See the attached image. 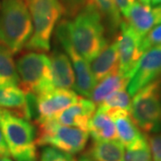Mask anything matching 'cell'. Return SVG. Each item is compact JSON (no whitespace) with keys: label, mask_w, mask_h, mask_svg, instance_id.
I'll list each match as a JSON object with an SVG mask.
<instances>
[{"label":"cell","mask_w":161,"mask_h":161,"mask_svg":"<svg viewBox=\"0 0 161 161\" xmlns=\"http://www.w3.org/2000/svg\"><path fill=\"white\" fill-rule=\"evenodd\" d=\"M67 25L72 45L89 64L108 44L101 15L90 0Z\"/></svg>","instance_id":"1"},{"label":"cell","mask_w":161,"mask_h":161,"mask_svg":"<svg viewBox=\"0 0 161 161\" xmlns=\"http://www.w3.org/2000/svg\"><path fill=\"white\" fill-rule=\"evenodd\" d=\"M32 22L23 0H1L0 43L17 54L32 35Z\"/></svg>","instance_id":"2"},{"label":"cell","mask_w":161,"mask_h":161,"mask_svg":"<svg viewBox=\"0 0 161 161\" xmlns=\"http://www.w3.org/2000/svg\"><path fill=\"white\" fill-rule=\"evenodd\" d=\"M0 126L9 153L15 161H37V132L29 120L0 108Z\"/></svg>","instance_id":"3"},{"label":"cell","mask_w":161,"mask_h":161,"mask_svg":"<svg viewBox=\"0 0 161 161\" xmlns=\"http://www.w3.org/2000/svg\"><path fill=\"white\" fill-rule=\"evenodd\" d=\"M32 22V35L24 48L29 51L47 52L50 49L53 31L64 14L60 0H23Z\"/></svg>","instance_id":"4"},{"label":"cell","mask_w":161,"mask_h":161,"mask_svg":"<svg viewBox=\"0 0 161 161\" xmlns=\"http://www.w3.org/2000/svg\"><path fill=\"white\" fill-rule=\"evenodd\" d=\"M15 64L20 79L19 86L25 92L40 97L55 89L50 58L44 52L24 53Z\"/></svg>","instance_id":"5"},{"label":"cell","mask_w":161,"mask_h":161,"mask_svg":"<svg viewBox=\"0 0 161 161\" xmlns=\"http://www.w3.org/2000/svg\"><path fill=\"white\" fill-rule=\"evenodd\" d=\"M130 114L144 132H157L160 129L161 80L151 82L133 95Z\"/></svg>","instance_id":"6"},{"label":"cell","mask_w":161,"mask_h":161,"mask_svg":"<svg viewBox=\"0 0 161 161\" xmlns=\"http://www.w3.org/2000/svg\"><path fill=\"white\" fill-rule=\"evenodd\" d=\"M89 136V132L85 130L47 121L39 124L36 143L39 146L53 147L73 155L85 148Z\"/></svg>","instance_id":"7"},{"label":"cell","mask_w":161,"mask_h":161,"mask_svg":"<svg viewBox=\"0 0 161 161\" xmlns=\"http://www.w3.org/2000/svg\"><path fill=\"white\" fill-rule=\"evenodd\" d=\"M67 21L68 20L64 19L58 23L56 35L73 65L75 77V91L82 97L90 98V95L97 81L92 75L90 64L75 50L74 46L72 45L68 33Z\"/></svg>","instance_id":"8"},{"label":"cell","mask_w":161,"mask_h":161,"mask_svg":"<svg viewBox=\"0 0 161 161\" xmlns=\"http://www.w3.org/2000/svg\"><path fill=\"white\" fill-rule=\"evenodd\" d=\"M119 29L120 31L115 38L119 59L118 72L130 79L143 54L141 47L142 39L131 28L126 21L121 23Z\"/></svg>","instance_id":"9"},{"label":"cell","mask_w":161,"mask_h":161,"mask_svg":"<svg viewBox=\"0 0 161 161\" xmlns=\"http://www.w3.org/2000/svg\"><path fill=\"white\" fill-rule=\"evenodd\" d=\"M161 79V46L150 47L144 52L127 85V92L133 96L151 82Z\"/></svg>","instance_id":"10"},{"label":"cell","mask_w":161,"mask_h":161,"mask_svg":"<svg viewBox=\"0 0 161 161\" xmlns=\"http://www.w3.org/2000/svg\"><path fill=\"white\" fill-rule=\"evenodd\" d=\"M79 95L72 90L54 89L38 97L37 123L41 124L53 119L62 111L79 100Z\"/></svg>","instance_id":"11"},{"label":"cell","mask_w":161,"mask_h":161,"mask_svg":"<svg viewBox=\"0 0 161 161\" xmlns=\"http://www.w3.org/2000/svg\"><path fill=\"white\" fill-rule=\"evenodd\" d=\"M125 19L131 28L143 39L152 28L161 24V4L151 7L136 1Z\"/></svg>","instance_id":"12"},{"label":"cell","mask_w":161,"mask_h":161,"mask_svg":"<svg viewBox=\"0 0 161 161\" xmlns=\"http://www.w3.org/2000/svg\"><path fill=\"white\" fill-rule=\"evenodd\" d=\"M96 112V105L91 99L80 98L77 102L71 105L66 109L49 121L60 125L76 127L88 131L90 121Z\"/></svg>","instance_id":"13"},{"label":"cell","mask_w":161,"mask_h":161,"mask_svg":"<svg viewBox=\"0 0 161 161\" xmlns=\"http://www.w3.org/2000/svg\"><path fill=\"white\" fill-rule=\"evenodd\" d=\"M107 114H108L114 121L118 141L126 149L145 137L133 121L129 111L116 110Z\"/></svg>","instance_id":"14"},{"label":"cell","mask_w":161,"mask_h":161,"mask_svg":"<svg viewBox=\"0 0 161 161\" xmlns=\"http://www.w3.org/2000/svg\"><path fill=\"white\" fill-rule=\"evenodd\" d=\"M49 58L54 88L72 90L75 83V72L66 53L55 49Z\"/></svg>","instance_id":"15"},{"label":"cell","mask_w":161,"mask_h":161,"mask_svg":"<svg viewBox=\"0 0 161 161\" xmlns=\"http://www.w3.org/2000/svg\"><path fill=\"white\" fill-rule=\"evenodd\" d=\"M119 59L115 40L108 44L102 51L90 63L92 74L98 82L106 76L118 71Z\"/></svg>","instance_id":"16"},{"label":"cell","mask_w":161,"mask_h":161,"mask_svg":"<svg viewBox=\"0 0 161 161\" xmlns=\"http://www.w3.org/2000/svg\"><path fill=\"white\" fill-rule=\"evenodd\" d=\"M0 108L9 110L28 120L25 92L20 86L0 88Z\"/></svg>","instance_id":"17"},{"label":"cell","mask_w":161,"mask_h":161,"mask_svg":"<svg viewBox=\"0 0 161 161\" xmlns=\"http://www.w3.org/2000/svg\"><path fill=\"white\" fill-rule=\"evenodd\" d=\"M129 80V78L121 75L118 71L115 72L96 83L90 95V98L95 105H98L110 94L126 89Z\"/></svg>","instance_id":"18"},{"label":"cell","mask_w":161,"mask_h":161,"mask_svg":"<svg viewBox=\"0 0 161 161\" xmlns=\"http://www.w3.org/2000/svg\"><path fill=\"white\" fill-rule=\"evenodd\" d=\"M125 146L118 140L93 142L89 156L93 161H125Z\"/></svg>","instance_id":"19"},{"label":"cell","mask_w":161,"mask_h":161,"mask_svg":"<svg viewBox=\"0 0 161 161\" xmlns=\"http://www.w3.org/2000/svg\"><path fill=\"white\" fill-rule=\"evenodd\" d=\"M88 132L95 142L118 140L113 119L108 114L99 110L95 112L90 121Z\"/></svg>","instance_id":"20"},{"label":"cell","mask_w":161,"mask_h":161,"mask_svg":"<svg viewBox=\"0 0 161 161\" xmlns=\"http://www.w3.org/2000/svg\"><path fill=\"white\" fill-rule=\"evenodd\" d=\"M12 51L0 43V88L19 86L20 79Z\"/></svg>","instance_id":"21"},{"label":"cell","mask_w":161,"mask_h":161,"mask_svg":"<svg viewBox=\"0 0 161 161\" xmlns=\"http://www.w3.org/2000/svg\"><path fill=\"white\" fill-rule=\"evenodd\" d=\"M101 15L102 21L107 25L108 32L114 34L120 28L121 14L115 0H90Z\"/></svg>","instance_id":"22"},{"label":"cell","mask_w":161,"mask_h":161,"mask_svg":"<svg viewBox=\"0 0 161 161\" xmlns=\"http://www.w3.org/2000/svg\"><path fill=\"white\" fill-rule=\"evenodd\" d=\"M131 95L126 89L120 90L110 94L103 101L98 105V110L105 113H109L116 110H131Z\"/></svg>","instance_id":"23"},{"label":"cell","mask_w":161,"mask_h":161,"mask_svg":"<svg viewBox=\"0 0 161 161\" xmlns=\"http://www.w3.org/2000/svg\"><path fill=\"white\" fill-rule=\"evenodd\" d=\"M125 161H153L149 142L146 136L133 146L127 148Z\"/></svg>","instance_id":"24"},{"label":"cell","mask_w":161,"mask_h":161,"mask_svg":"<svg viewBox=\"0 0 161 161\" xmlns=\"http://www.w3.org/2000/svg\"><path fill=\"white\" fill-rule=\"evenodd\" d=\"M161 46V24L155 26L142 40L141 47L143 53L150 47Z\"/></svg>","instance_id":"25"},{"label":"cell","mask_w":161,"mask_h":161,"mask_svg":"<svg viewBox=\"0 0 161 161\" xmlns=\"http://www.w3.org/2000/svg\"><path fill=\"white\" fill-rule=\"evenodd\" d=\"M64 9V14L75 16L86 4L87 0H60Z\"/></svg>","instance_id":"26"},{"label":"cell","mask_w":161,"mask_h":161,"mask_svg":"<svg viewBox=\"0 0 161 161\" xmlns=\"http://www.w3.org/2000/svg\"><path fill=\"white\" fill-rule=\"evenodd\" d=\"M152 160L161 161V134L151 136L149 140Z\"/></svg>","instance_id":"27"},{"label":"cell","mask_w":161,"mask_h":161,"mask_svg":"<svg viewBox=\"0 0 161 161\" xmlns=\"http://www.w3.org/2000/svg\"><path fill=\"white\" fill-rule=\"evenodd\" d=\"M115 4L118 7L120 14H122L125 17L128 16V14L131 10L133 4L136 2V0H115Z\"/></svg>","instance_id":"28"},{"label":"cell","mask_w":161,"mask_h":161,"mask_svg":"<svg viewBox=\"0 0 161 161\" xmlns=\"http://www.w3.org/2000/svg\"><path fill=\"white\" fill-rule=\"evenodd\" d=\"M2 157L9 158L10 153H9L8 148L6 146V141H5L4 135H3V132H2V129L0 126V158H2Z\"/></svg>","instance_id":"29"},{"label":"cell","mask_w":161,"mask_h":161,"mask_svg":"<svg viewBox=\"0 0 161 161\" xmlns=\"http://www.w3.org/2000/svg\"><path fill=\"white\" fill-rule=\"evenodd\" d=\"M161 0H150V5L152 6H158V5H160Z\"/></svg>","instance_id":"30"},{"label":"cell","mask_w":161,"mask_h":161,"mask_svg":"<svg viewBox=\"0 0 161 161\" xmlns=\"http://www.w3.org/2000/svg\"><path fill=\"white\" fill-rule=\"evenodd\" d=\"M140 3L143 4V5H148V6H150V0H139Z\"/></svg>","instance_id":"31"},{"label":"cell","mask_w":161,"mask_h":161,"mask_svg":"<svg viewBox=\"0 0 161 161\" xmlns=\"http://www.w3.org/2000/svg\"><path fill=\"white\" fill-rule=\"evenodd\" d=\"M0 161H13L10 158H6V157H2L0 158Z\"/></svg>","instance_id":"32"},{"label":"cell","mask_w":161,"mask_h":161,"mask_svg":"<svg viewBox=\"0 0 161 161\" xmlns=\"http://www.w3.org/2000/svg\"><path fill=\"white\" fill-rule=\"evenodd\" d=\"M64 161H76V160H75V158H73V156L70 155L69 157H68V158H67L65 159V160H64Z\"/></svg>","instance_id":"33"},{"label":"cell","mask_w":161,"mask_h":161,"mask_svg":"<svg viewBox=\"0 0 161 161\" xmlns=\"http://www.w3.org/2000/svg\"><path fill=\"white\" fill-rule=\"evenodd\" d=\"M78 161H93V160H92L91 158H80V159H79Z\"/></svg>","instance_id":"34"}]
</instances>
